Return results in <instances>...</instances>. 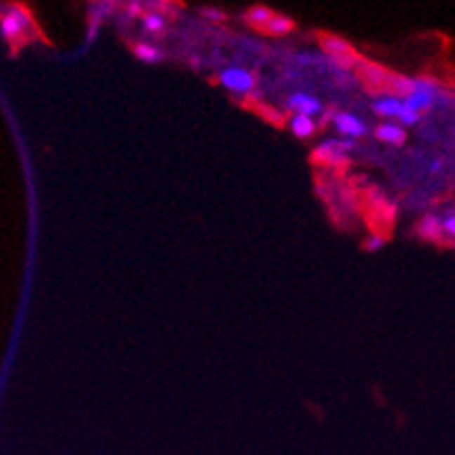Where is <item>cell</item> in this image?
<instances>
[{"mask_svg":"<svg viewBox=\"0 0 455 455\" xmlns=\"http://www.w3.org/2000/svg\"><path fill=\"white\" fill-rule=\"evenodd\" d=\"M134 55L138 57V59H143V62H159L161 59V53L157 48H152V46H147V44H138V46H134Z\"/></svg>","mask_w":455,"mask_h":455,"instance_id":"9a60e30c","label":"cell"},{"mask_svg":"<svg viewBox=\"0 0 455 455\" xmlns=\"http://www.w3.org/2000/svg\"><path fill=\"white\" fill-rule=\"evenodd\" d=\"M220 82L229 91H234V93H249V91L254 88V75L242 68H227L225 73L220 75Z\"/></svg>","mask_w":455,"mask_h":455,"instance_id":"8992f818","label":"cell"},{"mask_svg":"<svg viewBox=\"0 0 455 455\" xmlns=\"http://www.w3.org/2000/svg\"><path fill=\"white\" fill-rule=\"evenodd\" d=\"M292 29H295V23H292L288 16L275 14V16L270 18V23L265 25V29H263V32H268V34H272V37H283V34L292 32Z\"/></svg>","mask_w":455,"mask_h":455,"instance_id":"7c38bea8","label":"cell"},{"mask_svg":"<svg viewBox=\"0 0 455 455\" xmlns=\"http://www.w3.org/2000/svg\"><path fill=\"white\" fill-rule=\"evenodd\" d=\"M288 107L297 111V116H312V114H319L322 105L317 103L315 98H310L306 93H295L288 100Z\"/></svg>","mask_w":455,"mask_h":455,"instance_id":"ba28073f","label":"cell"},{"mask_svg":"<svg viewBox=\"0 0 455 455\" xmlns=\"http://www.w3.org/2000/svg\"><path fill=\"white\" fill-rule=\"evenodd\" d=\"M374 111H376V114L383 116V118H397V120H401L403 125H414L419 120L417 114H412V111H408L406 107H403V103L399 98H381V100H376Z\"/></svg>","mask_w":455,"mask_h":455,"instance_id":"277c9868","label":"cell"},{"mask_svg":"<svg viewBox=\"0 0 455 455\" xmlns=\"http://www.w3.org/2000/svg\"><path fill=\"white\" fill-rule=\"evenodd\" d=\"M440 222H442V231H447V236L451 238L455 234V218H453V213L447 216V222H444V220H440Z\"/></svg>","mask_w":455,"mask_h":455,"instance_id":"e0dca14e","label":"cell"},{"mask_svg":"<svg viewBox=\"0 0 455 455\" xmlns=\"http://www.w3.org/2000/svg\"><path fill=\"white\" fill-rule=\"evenodd\" d=\"M342 152V145L340 143H336V140H327L324 145H322L319 150H315V161H327V164H336V161H340V159H345L340 154Z\"/></svg>","mask_w":455,"mask_h":455,"instance_id":"4fadbf2b","label":"cell"},{"mask_svg":"<svg viewBox=\"0 0 455 455\" xmlns=\"http://www.w3.org/2000/svg\"><path fill=\"white\" fill-rule=\"evenodd\" d=\"M376 138L383 140V143L403 145V140H406V131H403V127L394 125V123H383L376 127Z\"/></svg>","mask_w":455,"mask_h":455,"instance_id":"9c48e42d","label":"cell"},{"mask_svg":"<svg viewBox=\"0 0 455 455\" xmlns=\"http://www.w3.org/2000/svg\"><path fill=\"white\" fill-rule=\"evenodd\" d=\"M143 25H145V29L147 32H152V34H159L161 29H164V18H161V14H157V12H152V14H145V21H143Z\"/></svg>","mask_w":455,"mask_h":455,"instance_id":"2e32d148","label":"cell"},{"mask_svg":"<svg viewBox=\"0 0 455 455\" xmlns=\"http://www.w3.org/2000/svg\"><path fill=\"white\" fill-rule=\"evenodd\" d=\"M319 44H322V50H324L331 59H336V64H340V66H358L360 57H358L356 50H353V46H349L345 39L322 34Z\"/></svg>","mask_w":455,"mask_h":455,"instance_id":"3957f363","label":"cell"},{"mask_svg":"<svg viewBox=\"0 0 455 455\" xmlns=\"http://www.w3.org/2000/svg\"><path fill=\"white\" fill-rule=\"evenodd\" d=\"M204 16H209V18H216V21H222V18H225V16H222L220 12H216V9H204Z\"/></svg>","mask_w":455,"mask_h":455,"instance_id":"ac0fdd59","label":"cell"},{"mask_svg":"<svg viewBox=\"0 0 455 455\" xmlns=\"http://www.w3.org/2000/svg\"><path fill=\"white\" fill-rule=\"evenodd\" d=\"M417 231H419V236L428 238V240H435V242H442V238H444L442 222H440V218H435V216L423 218V220L419 222Z\"/></svg>","mask_w":455,"mask_h":455,"instance_id":"30bf717a","label":"cell"},{"mask_svg":"<svg viewBox=\"0 0 455 455\" xmlns=\"http://www.w3.org/2000/svg\"><path fill=\"white\" fill-rule=\"evenodd\" d=\"M127 9L131 12V16H136V14L140 12V9H143V5H140V3H129V5H127Z\"/></svg>","mask_w":455,"mask_h":455,"instance_id":"d6986e66","label":"cell"},{"mask_svg":"<svg viewBox=\"0 0 455 455\" xmlns=\"http://www.w3.org/2000/svg\"><path fill=\"white\" fill-rule=\"evenodd\" d=\"M0 32L7 39L9 44H25L29 39L34 37L37 27H34V21L32 16L25 7L21 5H9L3 14H0Z\"/></svg>","mask_w":455,"mask_h":455,"instance_id":"6da1fadb","label":"cell"},{"mask_svg":"<svg viewBox=\"0 0 455 455\" xmlns=\"http://www.w3.org/2000/svg\"><path fill=\"white\" fill-rule=\"evenodd\" d=\"M336 127L342 131V134L353 136V138H358V136H365V134H367L365 123H362L360 118L351 116V114H338V116H336Z\"/></svg>","mask_w":455,"mask_h":455,"instance_id":"52a82bcc","label":"cell"},{"mask_svg":"<svg viewBox=\"0 0 455 455\" xmlns=\"http://www.w3.org/2000/svg\"><path fill=\"white\" fill-rule=\"evenodd\" d=\"M358 75L360 79L365 82V86L371 91V93H385V98H390V79H392V73L388 68H383L378 64H369L365 59H360L358 62Z\"/></svg>","mask_w":455,"mask_h":455,"instance_id":"7a4b0ae2","label":"cell"},{"mask_svg":"<svg viewBox=\"0 0 455 455\" xmlns=\"http://www.w3.org/2000/svg\"><path fill=\"white\" fill-rule=\"evenodd\" d=\"M292 131H295L299 138H308L315 134V123H312V118L308 116H295L292 118Z\"/></svg>","mask_w":455,"mask_h":455,"instance_id":"5bb4252c","label":"cell"},{"mask_svg":"<svg viewBox=\"0 0 455 455\" xmlns=\"http://www.w3.org/2000/svg\"><path fill=\"white\" fill-rule=\"evenodd\" d=\"M275 16V12H272L270 7L265 5H256V7H251L249 12L245 14L247 18V23L254 27V29H265V25L270 23V18Z\"/></svg>","mask_w":455,"mask_h":455,"instance_id":"8fae6325","label":"cell"},{"mask_svg":"<svg viewBox=\"0 0 455 455\" xmlns=\"http://www.w3.org/2000/svg\"><path fill=\"white\" fill-rule=\"evenodd\" d=\"M403 107L412 114H423L426 109H430V105L435 103V86L430 82H423V79H417V88L412 91L410 95H406L401 100Z\"/></svg>","mask_w":455,"mask_h":455,"instance_id":"5b68a950","label":"cell"}]
</instances>
